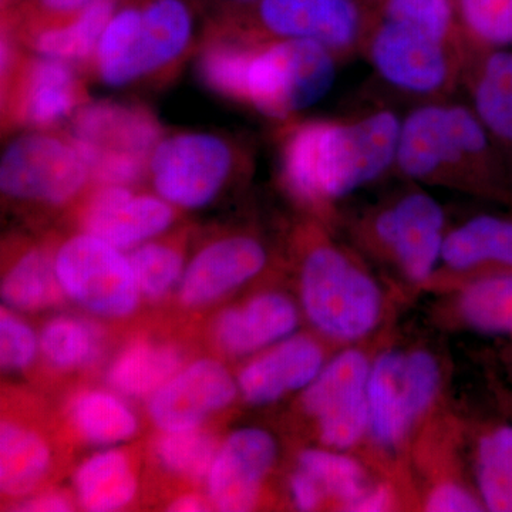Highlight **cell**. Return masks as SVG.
I'll return each mask as SVG.
<instances>
[{"instance_id":"cell-1","label":"cell","mask_w":512,"mask_h":512,"mask_svg":"<svg viewBox=\"0 0 512 512\" xmlns=\"http://www.w3.org/2000/svg\"><path fill=\"white\" fill-rule=\"evenodd\" d=\"M400 124L389 109L282 124L276 150L282 190L313 217L332 220L343 201L394 170Z\"/></svg>"},{"instance_id":"cell-2","label":"cell","mask_w":512,"mask_h":512,"mask_svg":"<svg viewBox=\"0 0 512 512\" xmlns=\"http://www.w3.org/2000/svg\"><path fill=\"white\" fill-rule=\"evenodd\" d=\"M299 306L316 335L335 348L372 342L393 313V291L355 247L322 225L296 229Z\"/></svg>"},{"instance_id":"cell-3","label":"cell","mask_w":512,"mask_h":512,"mask_svg":"<svg viewBox=\"0 0 512 512\" xmlns=\"http://www.w3.org/2000/svg\"><path fill=\"white\" fill-rule=\"evenodd\" d=\"M394 170L414 184L439 185L508 201L512 175L473 107L427 103L400 124Z\"/></svg>"},{"instance_id":"cell-4","label":"cell","mask_w":512,"mask_h":512,"mask_svg":"<svg viewBox=\"0 0 512 512\" xmlns=\"http://www.w3.org/2000/svg\"><path fill=\"white\" fill-rule=\"evenodd\" d=\"M444 382V365L433 349L386 345L376 350L367 382L370 464L394 474L397 460L436 416Z\"/></svg>"},{"instance_id":"cell-5","label":"cell","mask_w":512,"mask_h":512,"mask_svg":"<svg viewBox=\"0 0 512 512\" xmlns=\"http://www.w3.org/2000/svg\"><path fill=\"white\" fill-rule=\"evenodd\" d=\"M194 47V16L185 0H147L116 10L84 67L113 89L165 82Z\"/></svg>"},{"instance_id":"cell-6","label":"cell","mask_w":512,"mask_h":512,"mask_svg":"<svg viewBox=\"0 0 512 512\" xmlns=\"http://www.w3.org/2000/svg\"><path fill=\"white\" fill-rule=\"evenodd\" d=\"M393 192L348 221L349 237L396 285L427 291L448 228L443 205L419 184Z\"/></svg>"},{"instance_id":"cell-7","label":"cell","mask_w":512,"mask_h":512,"mask_svg":"<svg viewBox=\"0 0 512 512\" xmlns=\"http://www.w3.org/2000/svg\"><path fill=\"white\" fill-rule=\"evenodd\" d=\"M338 57L311 40L255 39L241 106L281 124L296 120L332 90Z\"/></svg>"},{"instance_id":"cell-8","label":"cell","mask_w":512,"mask_h":512,"mask_svg":"<svg viewBox=\"0 0 512 512\" xmlns=\"http://www.w3.org/2000/svg\"><path fill=\"white\" fill-rule=\"evenodd\" d=\"M67 133L89 165L92 184L134 187L147 178L165 131L143 104L89 100L73 114Z\"/></svg>"},{"instance_id":"cell-9","label":"cell","mask_w":512,"mask_h":512,"mask_svg":"<svg viewBox=\"0 0 512 512\" xmlns=\"http://www.w3.org/2000/svg\"><path fill=\"white\" fill-rule=\"evenodd\" d=\"M252 165L247 148L212 131L164 133L148 163L147 178L163 200L181 210L208 207Z\"/></svg>"},{"instance_id":"cell-10","label":"cell","mask_w":512,"mask_h":512,"mask_svg":"<svg viewBox=\"0 0 512 512\" xmlns=\"http://www.w3.org/2000/svg\"><path fill=\"white\" fill-rule=\"evenodd\" d=\"M89 100L86 84L72 64L30 53L3 30V131L55 128Z\"/></svg>"},{"instance_id":"cell-11","label":"cell","mask_w":512,"mask_h":512,"mask_svg":"<svg viewBox=\"0 0 512 512\" xmlns=\"http://www.w3.org/2000/svg\"><path fill=\"white\" fill-rule=\"evenodd\" d=\"M92 184L89 165L67 131H23L0 160V190L8 200L63 207Z\"/></svg>"},{"instance_id":"cell-12","label":"cell","mask_w":512,"mask_h":512,"mask_svg":"<svg viewBox=\"0 0 512 512\" xmlns=\"http://www.w3.org/2000/svg\"><path fill=\"white\" fill-rule=\"evenodd\" d=\"M377 343L343 346L329 357L299 397L302 413L315 424L320 446L355 453L369 433L367 382Z\"/></svg>"},{"instance_id":"cell-13","label":"cell","mask_w":512,"mask_h":512,"mask_svg":"<svg viewBox=\"0 0 512 512\" xmlns=\"http://www.w3.org/2000/svg\"><path fill=\"white\" fill-rule=\"evenodd\" d=\"M363 47L380 79L399 92L423 97L450 92L466 69L470 53V46L444 42L376 15Z\"/></svg>"},{"instance_id":"cell-14","label":"cell","mask_w":512,"mask_h":512,"mask_svg":"<svg viewBox=\"0 0 512 512\" xmlns=\"http://www.w3.org/2000/svg\"><path fill=\"white\" fill-rule=\"evenodd\" d=\"M373 15L365 0H258L247 19L228 25L255 39L311 40L343 56L363 46Z\"/></svg>"},{"instance_id":"cell-15","label":"cell","mask_w":512,"mask_h":512,"mask_svg":"<svg viewBox=\"0 0 512 512\" xmlns=\"http://www.w3.org/2000/svg\"><path fill=\"white\" fill-rule=\"evenodd\" d=\"M53 258L64 293L84 311L104 318L136 311L141 292L123 249L82 232L66 239Z\"/></svg>"},{"instance_id":"cell-16","label":"cell","mask_w":512,"mask_h":512,"mask_svg":"<svg viewBox=\"0 0 512 512\" xmlns=\"http://www.w3.org/2000/svg\"><path fill=\"white\" fill-rule=\"evenodd\" d=\"M79 211L83 232L120 249H133L158 237L177 218L160 195L138 194L128 185L92 184Z\"/></svg>"},{"instance_id":"cell-17","label":"cell","mask_w":512,"mask_h":512,"mask_svg":"<svg viewBox=\"0 0 512 512\" xmlns=\"http://www.w3.org/2000/svg\"><path fill=\"white\" fill-rule=\"evenodd\" d=\"M278 454V443L269 431L245 427L229 434L207 476L212 505L224 512L254 510Z\"/></svg>"},{"instance_id":"cell-18","label":"cell","mask_w":512,"mask_h":512,"mask_svg":"<svg viewBox=\"0 0 512 512\" xmlns=\"http://www.w3.org/2000/svg\"><path fill=\"white\" fill-rule=\"evenodd\" d=\"M328 340L318 335L293 333L256 353L242 367L239 393L252 406H268L292 393H301L319 375L333 353Z\"/></svg>"},{"instance_id":"cell-19","label":"cell","mask_w":512,"mask_h":512,"mask_svg":"<svg viewBox=\"0 0 512 512\" xmlns=\"http://www.w3.org/2000/svg\"><path fill=\"white\" fill-rule=\"evenodd\" d=\"M512 271V217L477 214L448 225L440 264L427 291H447L461 282Z\"/></svg>"},{"instance_id":"cell-20","label":"cell","mask_w":512,"mask_h":512,"mask_svg":"<svg viewBox=\"0 0 512 512\" xmlns=\"http://www.w3.org/2000/svg\"><path fill=\"white\" fill-rule=\"evenodd\" d=\"M269 249L252 234H229L204 245L185 266L180 299L190 308L210 305L261 275Z\"/></svg>"},{"instance_id":"cell-21","label":"cell","mask_w":512,"mask_h":512,"mask_svg":"<svg viewBox=\"0 0 512 512\" xmlns=\"http://www.w3.org/2000/svg\"><path fill=\"white\" fill-rule=\"evenodd\" d=\"M238 382L227 367L200 359L181 367L150 397L148 413L161 431L195 429L234 402Z\"/></svg>"},{"instance_id":"cell-22","label":"cell","mask_w":512,"mask_h":512,"mask_svg":"<svg viewBox=\"0 0 512 512\" xmlns=\"http://www.w3.org/2000/svg\"><path fill=\"white\" fill-rule=\"evenodd\" d=\"M301 313V306L284 292H258L221 313L215 340L228 355L254 356L296 333Z\"/></svg>"},{"instance_id":"cell-23","label":"cell","mask_w":512,"mask_h":512,"mask_svg":"<svg viewBox=\"0 0 512 512\" xmlns=\"http://www.w3.org/2000/svg\"><path fill=\"white\" fill-rule=\"evenodd\" d=\"M114 12L116 0H99L69 18L6 20L3 26L12 30L30 53L84 69Z\"/></svg>"},{"instance_id":"cell-24","label":"cell","mask_w":512,"mask_h":512,"mask_svg":"<svg viewBox=\"0 0 512 512\" xmlns=\"http://www.w3.org/2000/svg\"><path fill=\"white\" fill-rule=\"evenodd\" d=\"M441 293L437 316L448 328L512 338V271L477 276Z\"/></svg>"},{"instance_id":"cell-25","label":"cell","mask_w":512,"mask_h":512,"mask_svg":"<svg viewBox=\"0 0 512 512\" xmlns=\"http://www.w3.org/2000/svg\"><path fill=\"white\" fill-rule=\"evenodd\" d=\"M464 72L473 109L512 175V50L471 49Z\"/></svg>"},{"instance_id":"cell-26","label":"cell","mask_w":512,"mask_h":512,"mask_svg":"<svg viewBox=\"0 0 512 512\" xmlns=\"http://www.w3.org/2000/svg\"><path fill=\"white\" fill-rule=\"evenodd\" d=\"M373 467L355 453L322 446L305 448L298 456V468L318 483L326 508L338 511L365 512L367 500L386 476L382 471L373 473Z\"/></svg>"},{"instance_id":"cell-27","label":"cell","mask_w":512,"mask_h":512,"mask_svg":"<svg viewBox=\"0 0 512 512\" xmlns=\"http://www.w3.org/2000/svg\"><path fill=\"white\" fill-rule=\"evenodd\" d=\"M473 485L485 511L512 512V421H487L471 446Z\"/></svg>"},{"instance_id":"cell-28","label":"cell","mask_w":512,"mask_h":512,"mask_svg":"<svg viewBox=\"0 0 512 512\" xmlns=\"http://www.w3.org/2000/svg\"><path fill=\"white\" fill-rule=\"evenodd\" d=\"M183 367L180 349L167 343H131L111 362L107 383L131 399L151 397Z\"/></svg>"},{"instance_id":"cell-29","label":"cell","mask_w":512,"mask_h":512,"mask_svg":"<svg viewBox=\"0 0 512 512\" xmlns=\"http://www.w3.org/2000/svg\"><path fill=\"white\" fill-rule=\"evenodd\" d=\"M73 481L77 501L90 512L123 510L137 491L130 460L119 450H104L87 458Z\"/></svg>"},{"instance_id":"cell-30","label":"cell","mask_w":512,"mask_h":512,"mask_svg":"<svg viewBox=\"0 0 512 512\" xmlns=\"http://www.w3.org/2000/svg\"><path fill=\"white\" fill-rule=\"evenodd\" d=\"M52 453L35 430L15 421L0 427V488L2 494L23 498L36 490L49 473Z\"/></svg>"},{"instance_id":"cell-31","label":"cell","mask_w":512,"mask_h":512,"mask_svg":"<svg viewBox=\"0 0 512 512\" xmlns=\"http://www.w3.org/2000/svg\"><path fill=\"white\" fill-rule=\"evenodd\" d=\"M55 258L45 248H28L13 261L2 279V298L8 308L37 312L63 301Z\"/></svg>"},{"instance_id":"cell-32","label":"cell","mask_w":512,"mask_h":512,"mask_svg":"<svg viewBox=\"0 0 512 512\" xmlns=\"http://www.w3.org/2000/svg\"><path fill=\"white\" fill-rule=\"evenodd\" d=\"M69 416L74 429L96 446H114L136 434L138 421L119 393L86 390L73 397Z\"/></svg>"},{"instance_id":"cell-33","label":"cell","mask_w":512,"mask_h":512,"mask_svg":"<svg viewBox=\"0 0 512 512\" xmlns=\"http://www.w3.org/2000/svg\"><path fill=\"white\" fill-rule=\"evenodd\" d=\"M103 332L90 320L57 316L40 333V352L60 370L92 366L103 352Z\"/></svg>"},{"instance_id":"cell-34","label":"cell","mask_w":512,"mask_h":512,"mask_svg":"<svg viewBox=\"0 0 512 512\" xmlns=\"http://www.w3.org/2000/svg\"><path fill=\"white\" fill-rule=\"evenodd\" d=\"M377 18L404 23L448 43L464 45L454 0H373Z\"/></svg>"},{"instance_id":"cell-35","label":"cell","mask_w":512,"mask_h":512,"mask_svg":"<svg viewBox=\"0 0 512 512\" xmlns=\"http://www.w3.org/2000/svg\"><path fill=\"white\" fill-rule=\"evenodd\" d=\"M217 451V441L200 427L163 431L154 444L158 463L190 480L207 478Z\"/></svg>"},{"instance_id":"cell-36","label":"cell","mask_w":512,"mask_h":512,"mask_svg":"<svg viewBox=\"0 0 512 512\" xmlns=\"http://www.w3.org/2000/svg\"><path fill=\"white\" fill-rule=\"evenodd\" d=\"M131 266L141 296L158 301L180 285L185 271L180 245L168 241H147L131 249Z\"/></svg>"},{"instance_id":"cell-37","label":"cell","mask_w":512,"mask_h":512,"mask_svg":"<svg viewBox=\"0 0 512 512\" xmlns=\"http://www.w3.org/2000/svg\"><path fill=\"white\" fill-rule=\"evenodd\" d=\"M458 25L471 49L512 45V0H454Z\"/></svg>"},{"instance_id":"cell-38","label":"cell","mask_w":512,"mask_h":512,"mask_svg":"<svg viewBox=\"0 0 512 512\" xmlns=\"http://www.w3.org/2000/svg\"><path fill=\"white\" fill-rule=\"evenodd\" d=\"M420 510L429 512L485 511L473 484L464 483L458 473L426 481L419 497Z\"/></svg>"},{"instance_id":"cell-39","label":"cell","mask_w":512,"mask_h":512,"mask_svg":"<svg viewBox=\"0 0 512 512\" xmlns=\"http://www.w3.org/2000/svg\"><path fill=\"white\" fill-rule=\"evenodd\" d=\"M40 340L28 323L10 308L0 313V365L6 372H22L35 362Z\"/></svg>"},{"instance_id":"cell-40","label":"cell","mask_w":512,"mask_h":512,"mask_svg":"<svg viewBox=\"0 0 512 512\" xmlns=\"http://www.w3.org/2000/svg\"><path fill=\"white\" fill-rule=\"evenodd\" d=\"M289 495L296 510L309 512L326 508L325 495L318 483L301 468L296 467L289 478Z\"/></svg>"},{"instance_id":"cell-41","label":"cell","mask_w":512,"mask_h":512,"mask_svg":"<svg viewBox=\"0 0 512 512\" xmlns=\"http://www.w3.org/2000/svg\"><path fill=\"white\" fill-rule=\"evenodd\" d=\"M99 0H37L39 15L28 19H62L82 12Z\"/></svg>"},{"instance_id":"cell-42","label":"cell","mask_w":512,"mask_h":512,"mask_svg":"<svg viewBox=\"0 0 512 512\" xmlns=\"http://www.w3.org/2000/svg\"><path fill=\"white\" fill-rule=\"evenodd\" d=\"M18 511L29 512H62L72 510V503L69 498L62 493L56 491H49V493H42L35 495V497H28L20 501L16 505Z\"/></svg>"},{"instance_id":"cell-43","label":"cell","mask_w":512,"mask_h":512,"mask_svg":"<svg viewBox=\"0 0 512 512\" xmlns=\"http://www.w3.org/2000/svg\"><path fill=\"white\" fill-rule=\"evenodd\" d=\"M204 500L195 494H185L177 498L168 510L177 512H197L207 510Z\"/></svg>"},{"instance_id":"cell-44","label":"cell","mask_w":512,"mask_h":512,"mask_svg":"<svg viewBox=\"0 0 512 512\" xmlns=\"http://www.w3.org/2000/svg\"><path fill=\"white\" fill-rule=\"evenodd\" d=\"M500 400L501 403H503L504 409L507 410V413L510 414L512 419V392H508V390H501Z\"/></svg>"},{"instance_id":"cell-45","label":"cell","mask_w":512,"mask_h":512,"mask_svg":"<svg viewBox=\"0 0 512 512\" xmlns=\"http://www.w3.org/2000/svg\"><path fill=\"white\" fill-rule=\"evenodd\" d=\"M227 3H239V5H252V3L258 2V0H222Z\"/></svg>"},{"instance_id":"cell-46","label":"cell","mask_w":512,"mask_h":512,"mask_svg":"<svg viewBox=\"0 0 512 512\" xmlns=\"http://www.w3.org/2000/svg\"><path fill=\"white\" fill-rule=\"evenodd\" d=\"M508 204H510L512 207V192H511L510 198H508Z\"/></svg>"},{"instance_id":"cell-47","label":"cell","mask_w":512,"mask_h":512,"mask_svg":"<svg viewBox=\"0 0 512 512\" xmlns=\"http://www.w3.org/2000/svg\"><path fill=\"white\" fill-rule=\"evenodd\" d=\"M511 355H512V349H511Z\"/></svg>"}]
</instances>
